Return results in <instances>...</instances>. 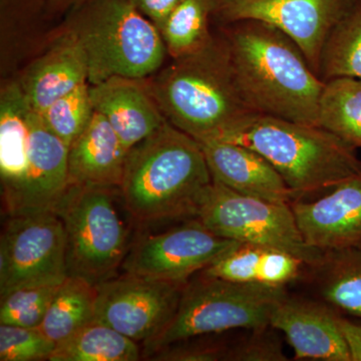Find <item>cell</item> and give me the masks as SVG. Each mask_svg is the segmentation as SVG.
<instances>
[{
    "label": "cell",
    "instance_id": "1",
    "mask_svg": "<svg viewBox=\"0 0 361 361\" xmlns=\"http://www.w3.org/2000/svg\"><path fill=\"white\" fill-rule=\"evenodd\" d=\"M219 32L240 94L254 113L318 126L325 82L290 37L252 20L220 25Z\"/></svg>",
    "mask_w": 361,
    "mask_h": 361
},
{
    "label": "cell",
    "instance_id": "2",
    "mask_svg": "<svg viewBox=\"0 0 361 361\" xmlns=\"http://www.w3.org/2000/svg\"><path fill=\"white\" fill-rule=\"evenodd\" d=\"M212 176L200 144L166 121L128 153L120 189L135 224L196 217Z\"/></svg>",
    "mask_w": 361,
    "mask_h": 361
},
{
    "label": "cell",
    "instance_id": "3",
    "mask_svg": "<svg viewBox=\"0 0 361 361\" xmlns=\"http://www.w3.org/2000/svg\"><path fill=\"white\" fill-rule=\"evenodd\" d=\"M147 80L166 120L197 141L217 139L259 115L240 94L220 32L201 51L173 59Z\"/></svg>",
    "mask_w": 361,
    "mask_h": 361
},
{
    "label": "cell",
    "instance_id": "4",
    "mask_svg": "<svg viewBox=\"0 0 361 361\" xmlns=\"http://www.w3.org/2000/svg\"><path fill=\"white\" fill-rule=\"evenodd\" d=\"M214 140L258 152L274 166L298 200L319 197L361 173L357 149L319 126L254 115Z\"/></svg>",
    "mask_w": 361,
    "mask_h": 361
},
{
    "label": "cell",
    "instance_id": "5",
    "mask_svg": "<svg viewBox=\"0 0 361 361\" xmlns=\"http://www.w3.org/2000/svg\"><path fill=\"white\" fill-rule=\"evenodd\" d=\"M68 28L80 40L89 84L108 78H151L169 56L160 30L130 0H94L71 11Z\"/></svg>",
    "mask_w": 361,
    "mask_h": 361
},
{
    "label": "cell",
    "instance_id": "6",
    "mask_svg": "<svg viewBox=\"0 0 361 361\" xmlns=\"http://www.w3.org/2000/svg\"><path fill=\"white\" fill-rule=\"evenodd\" d=\"M54 212L65 228L68 276L94 286L116 276L137 225L120 187L70 184Z\"/></svg>",
    "mask_w": 361,
    "mask_h": 361
},
{
    "label": "cell",
    "instance_id": "7",
    "mask_svg": "<svg viewBox=\"0 0 361 361\" xmlns=\"http://www.w3.org/2000/svg\"><path fill=\"white\" fill-rule=\"evenodd\" d=\"M287 287L242 283L198 274L180 296L177 311L160 334L144 344L142 356L192 337L269 325L270 316Z\"/></svg>",
    "mask_w": 361,
    "mask_h": 361
},
{
    "label": "cell",
    "instance_id": "8",
    "mask_svg": "<svg viewBox=\"0 0 361 361\" xmlns=\"http://www.w3.org/2000/svg\"><path fill=\"white\" fill-rule=\"evenodd\" d=\"M195 218L218 236L281 249L310 267L323 255L304 241L291 205L237 193L217 180H213L202 195Z\"/></svg>",
    "mask_w": 361,
    "mask_h": 361
},
{
    "label": "cell",
    "instance_id": "9",
    "mask_svg": "<svg viewBox=\"0 0 361 361\" xmlns=\"http://www.w3.org/2000/svg\"><path fill=\"white\" fill-rule=\"evenodd\" d=\"M66 232L54 211L7 216L0 238V297L16 289L63 283Z\"/></svg>",
    "mask_w": 361,
    "mask_h": 361
},
{
    "label": "cell",
    "instance_id": "10",
    "mask_svg": "<svg viewBox=\"0 0 361 361\" xmlns=\"http://www.w3.org/2000/svg\"><path fill=\"white\" fill-rule=\"evenodd\" d=\"M236 243L191 218L167 231L133 240L122 269L149 279L186 284Z\"/></svg>",
    "mask_w": 361,
    "mask_h": 361
},
{
    "label": "cell",
    "instance_id": "11",
    "mask_svg": "<svg viewBox=\"0 0 361 361\" xmlns=\"http://www.w3.org/2000/svg\"><path fill=\"white\" fill-rule=\"evenodd\" d=\"M358 0H218L220 25L258 20L285 33L302 51L319 77L320 56L329 33Z\"/></svg>",
    "mask_w": 361,
    "mask_h": 361
},
{
    "label": "cell",
    "instance_id": "12",
    "mask_svg": "<svg viewBox=\"0 0 361 361\" xmlns=\"http://www.w3.org/2000/svg\"><path fill=\"white\" fill-rule=\"evenodd\" d=\"M186 284L126 272L111 277L97 285L96 322L137 343H147L175 315Z\"/></svg>",
    "mask_w": 361,
    "mask_h": 361
},
{
    "label": "cell",
    "instance_id": "13",
    "mask_svg": "<svg viewBox=\"0 0 361 361\" xmlns=\"http://www.w3.org/2000/svg\"><path fill=\"white\" fill-rule=\"evenodd\" d=\"M291 208L308 245L322 252L361 250V173L318 198L294 201Z\"/></svg>",
    "mask_w": 361,
    "mask_h": 361
},
{
    "label": "cell",
    "instance_id": "14",
    "mask_svg": "<svg viewBox=\"0 0 361 361\" xmlns=\"http://www.w3.org/2000/svg\"><path fill=\"white\" fill-rule=\"evenodd\" d=\"M341 313L322 299L287 292L273 308L269 325L286 336L295 360L351 361L338 324Z\"/></svg>",
    "mask_w": 361,
    "mask_h": 361
},
{
    "label": "cell",
    "instance_id": "15",
    "mask_svg": "<svg viewBox=\"0 0 361 361\" xmlns=\"http://www.w3.org/2000/svg\"><path fill=\"white\" fill-rule=\"evenodd\" d=\"M214 180L237 193L273 203L298 200L296 194L267 159L236 142L198 141Z\"/></svg>",
    "mask_w": 361,
    "mask_h": 361
},
{
    "label": "cell",
    "instance_id": "16",
    "mask_svg": "<svg viewBox=\"0 0 361 361\" xmlns=\"http://www.w3.org/2000/svg\"><path fill=\"white\" fill-rule=\"evenodd\" d=\"M90 94L94 110L108 120L128 151L167 121L149 90L147 78H108L90 85Z\"/></svg>",
    "mask_w": 361,
    "mask_h": 361
},
{
    "label": "cell",
    "instance_id": "17",
    "mask_svg": "<svg viewBox=\"0 0 361 361\" xmlns=\"http://www.w3.org/2000/svg\"><path fill=\"white\" fill-rule=\"evenodd\" d=\"M68 156V147L32 109L27 178L16 215L54 211L70 185Z\"/></svg>",
    "mask_w": 361,
    "mask_h": 361
},
{
    "label": "cell",
    "instance_id": "18",
    "mask_svg": "<svg viewBox=\"0 0 361 361\" xmlns=\"http://www.w3.org/2000/svg\"><path fill=\"white\" fill-rule=\"evenodd\" d=\"M32 106L20 82L0 92V177L2 207L6 216L18 212L28 171Z\"/></svg>",
    "mask_w": 361,
    "mask_h": 361
},
{
    "label": "cell",
    "instance_id": "19",
    "mask_svg": "<svg viewBox=\"0 0 361 361\" xmlns=\"http://www.w3.org/2000/svg\"><path fill=\"white\" fill-rule=\"evenodd\" d=\"M87 82V56L80 40L68 28L49 51L30 63L20 80L28 104L37 113Z\"/></svg>",
    "mask_w": 361,
    "mask_h": 361
},
{
    "label": "cell",
    "instance_id": "20",
    "mask_svg": "<svg viewBox=\"0 0 361 361\" xmlns=\"http://www.w3.org/2000/svg\"><path fill=\"white\" fill-rule=\"evenodd\" d=\"M128 153L108 120L94 111L68 147L70 184L120 187Z\"/></svg>",
    "mask_w": 361,
    "mask_h": 361
},
{
    "label": "cell",
    "instance_id": "21",
    "mask_svg": "<svg viewBox=\"0 0 361 361\" xmlns=\"http://www.w3.org/2000/svg\"><path fill=\"white\" fill-rule=\"evenodd\" d=\"M308 270L302 259L281 249L237 242L199 273L242 283L287 287L307 277Z\"/></svg>",
    "mask_w": 361,
    "mask_h": 361
},
{
    "label": "cell",
    "instance_id": "22",
    "mask_svg": "<svg viewBox=\"0 0 361 361\" xmlns=\"http://www.w3.org/2000/svg\"><path fill=\"white\" fill-rule=\"evenodd\" d=\"M307 277L322 300L361 319V250L323 252L319 262L310 267Z\"/></svg>",
    "mask_w": 361,
    "mask_h": 361
},
{
    "label": "cell",
    "instance_id": "23",
    "mask_svg": "<svg viewBox=\"0 0 361 361\" xmlns=\"http://www.w3.org/2000/svg\"><path fill=\"white\" fill-rule=\"evenodd\" d=\"M97 286L68 276L52 299L39 329L58 344L96 320Z\"/></svg>",
    "mask_w": 361,
    "mask_h": 361
},
{
    "label": "cell",
    "instance_id": "24",
    "mask_svg": "<svg viewBox=\"0 0 361 361\" xmlns=\"http://www.w3.org/2000/svg\"><path fill=\"white\" fill-rule=\"evenodd\" d=\"M139 343L104 323L92 322L56 344L51 361H137Z\"/></svg>",
    "mask_w": 361,
    "mask_h": 361
},
{
    "label": "cell",
    "instance_id": "25",
    "mask_svg": "<svg viewBox=\"0 0 361 361\" xmlns=\"http://www.w3.org/2000/svg\"><path fill=\"white\" fill-rule=\"evenodd\" d=\"M318 126L361 149V80H326L318 104Z\"/></svg>",
    "mask_w": 361,
    "mask_h": 361
},
{
    "label": "cell",
    "instance_id": "26",
    "mask_svg": "<svg viewBox=\"0 0 361 361\" xmlns=\"http://www.w3.org/2000/svg\"><path fill=\"white\" fill-rule=\"evenodd\" d=\"M218 0H182L164 23L160 32L169 56L183 58L201 51L210 44L215 33L210 23Z\"/></svg>",
    "mask_w": 361,
    "mask_h": 361
},
{
    "label": "cell",
    "instance_id": "27",
    "mask_svg": "<svg viewBox=\"0 0 361 361\" xmlns=\"http://www.w3.org/2000/svg\"><path fill=\"white\" fill-rule=\"evenodd\" d=\"M319 78L361 80V0L329 33L322 56Z\"/></svg>",
    "mask_w": 361,
    "mask_h": 361
},
{
    "label": "cell",
    "instance_id": "28",
    "mask_svg": "<svg viewBox=\"0 0 361 361\" xmlns=\"http://www.w3.org/2000/svg\"><path fill=\"white\" fill-rule=\"evenodd\" d=\"M94 111L90 84L87 82L66 96L59 97L39 114L52 133L70 147L87 127Z\"/></svg>",
    "mask_w": 361,
    "mask_h": 361
},
{
    "label": "cell",
    "instance_id": "29",
    "mask_svg": "<svg viewBox=\"0 0 361 361\" xmlns=\"http://www.w3.org/2000/svg\"><path fill=\"white\" fill-rule=\"evenodd\" d=\"M61 284L23 287L0 297V324L39 327Z\"/></svg>",
    "mask_w": 361,
    "mask_h": 361
},
{
    "label": "cell",
    "instance_id": "30",
    "mask_svg": "<svg viewBox=\"0 0 361 361\" xmlns=\"http://www.w3.org/2000/svg\"><path fill=\"white\" fill-rule=\"evenodd\" d=\"M56 344L39 327L0 324V360H49Z\"/></svg>",
    "mask_w": 361,
    "mask_h": 361
},
{
    "label": "cell",
    "instance_id": "31",
    "mask_svg": "<svg viewBox=\"0 0 361 361\" xmlns=\"http://www.w3.org/2000/svg\"><path fill=\"white\" fill-rule=\"evenodd\" d=\"M201 336L170 344L149 356L165 361H230L232 341L224 337Z\"/></svg>",
    "mask_w": 361,
    "mask_h": 361
},
{
    "label": "cell",
    "instance_id": "32",
    "mask_svg": "<svg viewBox=\"0 0 361 361\" xmlns=\"http://www.w3.org/2000/svg\"><path fill=\"white\" fill-rule=\"evenodd\" d=\"M248 334L233 339L230 361H285L278 330L271 325L247 329Z\"/></svg>",
    "mask_w": 361,
    "mask_h": 361
},
{
    "label": "cell",
    "instance_id": "33",
    "mask_svg": "<svg viewBox=\"0 0 361 361\" xmlns=\"http://www.w3.org/2000/svg\"><path fill=\"white\" fill-rule=\"evenodd\" d=\"M180 1L182 0H130V4L149 18L159 30Z\"/></svg>",
    "mask_w": 361,
    "mask_h": 361
},
{
    "label": "cell",
    "instance_id": "34",
    "mask_svg": "<svg viewBox=\"0 0 361 361\" xmlns=\"http://www.w3.org/2000/svg\"><path fill=\"white\" fill-rule=\"evenodd\" d=\"M338 324L348 345L351 361H361V319H351L339 314Z\"/></svg>",
    "mask_w": 361,
    "mask_h": 361
},
{
    "label": "cell",
    "instance_id": "35",
    "mask_svg": "<svg viewBox=\"0 0 361 361\" xmlns=\"http://www.w3.org/2000/svg\"><path fill=\"white\" fill-rule=\"evenodd\" d=\"M94 0H47V6L54 13H68L90 4Z\"/></svg>",
    "mask_w": 361,
    "mask_h": 361
}]
</instances>
